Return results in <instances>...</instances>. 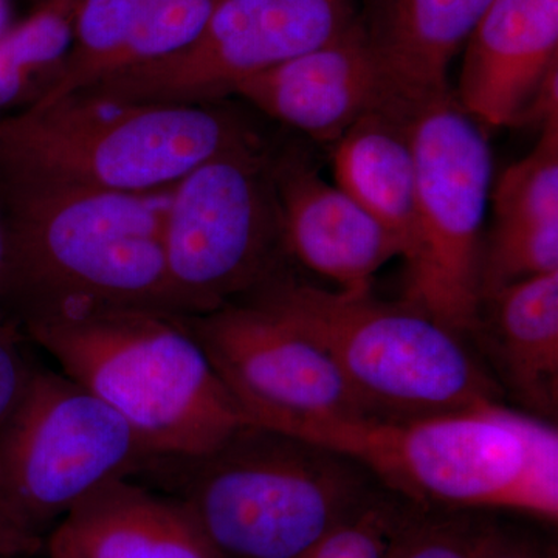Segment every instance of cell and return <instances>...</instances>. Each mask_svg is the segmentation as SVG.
<instances>
[{
	"label": "cell",
	"instance_id": "6da1fadb",
	"mask_svg": "<svg viewBox=\"0 0 558 558\" xmlns=\"http://www.w3.org/2000/svg\"><path fill=\"white\" fill-rule=\"evenodd\" d=\"M154 194L0 180L7 315L22 323L97 306L179 314L165 256L168 199Z\"/></svg>",
	"mask_w": 558,
	"mask_h": 558
},
{
	"label": "cell",
	"instance_id": "7a4b0ae2",
	"mask_svg": "<svg viewBox=\"0 0 558 558\" xmlns=\"http://www.w3.org/2000/svg\"><path fill=\"white\" fill-rule=\"evenodd\" d=\"M21 325L62 374L119 413L154 457H204L252 425L183 315L78 307Z\"/></svg>",
	"mask_w": 558,
	"mask_h": 558
},
{
	"label": "cell",
	"instance_id": "3957f363",
	"mask_svg": "<svg viewBox=\"0 0 558 558\" xmlns=\"http://www.w3.org/2000/svg\"><path fill=\"white\" fill-rule=\"evenodd\" d=\"M267 429L336 451L414 497L557 512V429L497 402L407 421L290 417Z\"/></svg>",
	"mask_w": 558,
	"mask_h": 558
},
{
	"label": "cell",
	"instance_id": "277c9868",
	"mask_svg": "<svg viewBox=\"0 0 558 558\" xmlns=\"http://www.w3.org/2000/svg\"><path fill=\"white\" fill-rule=\"evenodd\" d=\"M252 142L247 124L216 102H109L72 95L0 117V180L157 193Z\"/></svg>",
	"mask_w": 558,
	"mask_h": 558
},
{
	"label": "cell",
	"instance_id": "5b68a950",
	"mask_svg": "<svg viewBox=\"0 0 558 558\" xmlns=\"http://www.w3.org/2000/svg\"><path fill=\"white\" fill-rule=\"evenodd\" d=\"M351 459L247 425L197 458H157L220 558H301L336 527L359 488Z\"/></svg>",
	"mask_w": 558,
	"mask_h": 558
},
{
	"label": "cell",
	"instance_id": "8992f818",
	"mask_svg": "<svg viewBox=\"0 0 558 558\" xmlns=\"http://www.w3.org/2000/svg\"><path fill=\"white\" fill-rule=\"evenodd\" d=\"M255 301L332 359L366 417L407 421L497 402L457 332L410 304L274 278Z\"/></svg>",
	"mask_w": 558,
	"mask_h": 558
},
{
	"label": "cell",
	"instance_id": "52a82bcc",
	"mask_svg": "<svg viewBox=\"0 0 558 558\" xmlns=\"http://www.w3.org/2000/svg\"><path fill=\"white\" fill-rule=\"evenodd\" d=\"M414 167L413 236L403 303L453 332L478 325L484 216L490 196L486 132L454 95L421 106L407 119Z\"/></svg>",
	"mask_w": 558,
	"mask_h": 558
},
{
	"label": "cell",
	"instance_id": "ba28073f",
	"mask_svg": "<svg viewBox=\"0 0 558 558\" xmlns=\"http://www.w3.org/2000/svg\"><path fill=\"white\" fill-rule=\"evenodd\" d=\"M279 244L274 167L258 140L194 168L172 186L165 213V256L179 314H208L260 288Z\"/></svg>",
	"mask_w": 558,
	"mask_h": 558
},
{
	"label": "cell",
	"instance_id": "9c48e42d",
	"mask_svg": "<svg viewBox=\"0 0 558 558\" xmlns=\"http://www.w3.org/2000/svg\"><path fill=\"white\" fill-rule=\"evenodd\" d=\"M156 459L119 413L61 371L36 368L0 428L11 506L40 537L95 490Z\"/></svg>",
	"mask_w": 558,
	"mask_h": 558
},
{
	"label": "cell",
	"instance_id": "30bf717a",
	"mask_svg": "<svg viewBox=\"0 0 558 558\" xmlns=\"http://www.w3.org/2000/svg\"><path fill=\"white\" fill-rule=\"evenodd\" d=\"M359 20L355 0H226L182 49L117 70L75 95L109 102L208 105L339 38Z\"/></svg>",
	"mask_w": 558,
	"mask_h": 558
},
{
	"label": "cell",
	"instance_id": "8fae6325",
	"mask_svg": "<svg viewBox=\"0 0 558 558\" xmlns=\"http://www.w3.org/2000/svg\"><path fill=\"white\" fill-rule=\"evenodd\" d=\"M185 318L248 424L366 417L332 359L258 301Z\"/></svg>",
	"mask_w": 558,
	"mask_h": 558
},
{
	"label": "cell",
	"instance_id": "7c38bea8",
	"mask_svg": "<svg viewBox=\"0 0 558 558\" xmlns=\"http://www.w3.org/2000/svg\"><path fill=\"white\" fill-rule=\"evenodd\" d=\"M234 95L319 142L336 143L368 113L402 117L360 20L339 38L245 81Z\"/></svg>",
	"mask_w": 558,
	"mask_h": 558
},
{
	"label": "cell",
	"instance_id": "4fadbf2b",
	"mask_svg": "<svg viewBox=\"0 0 558 558\" xmlns=\"http://www.w3.org/2000/svg\"><path fill=\"white\" fill-rule=\"evenodd\" d=\"M282 247L337 290L368 293L377 271L402 255L399 241L303 160L274 168Z\"/></svg>",
	"mask_w": 558,
	"mask_h": 558
},
{
	"label": "cell",
	"instance_id": "5bb4252c",
	"mask_svg": "<svg viewBox=\"0 0 558 558\" xmlns=\"http://www.w3.org/2000/svg\"><path fill=\"white\" fill-rule=\"evenodd\" d=\"M462 50L458 105L486 134L520 124L558 64V0H494Z\"/></svg>",
	"mask_w": 558,
	"mask_h": 558
},
{
	"label": "cell",
	"instance_id": "9a60e30c",
	"mask_svg": "<svg viewBox=\"0 0 558 558\" xmlns=\"http://www.w3.org/2000/svg\"><path fill=\"white\" fill-rule=\"evenodd\" d=\"M492 2L363 0L360 22L400 116L450 94V62Z\"/></svg>",
	"mask_w": 558,
	"mask_h": 558
},
{
	"label": "cell",
	"instance_id": "2e32d148",
	"mask_svg": "<svg viewBox=\"0 0 558 558\" xmlns=\"http://www.w3.org/2000/svg\"><path fill=\"white\" fill-rule=\"evenodd\" d=\"M47 558H220L174 497L112 481L51 526Z\"/></svg>",
	"mask_w": 558,
	"mask_h": 558
},
{
	"label": "cell",
	"instance_id": "e0dca14e",
	"mask_svg": "<svg viewBox=\"0 0 558 558\" xmlns=\"http://www.w3.org/2000/svg\"><path fill=\"white\" fill-rule=\"evenodd\" d=\"M337 186L399 241L405 256L413 236L416 167L407 119L373 112L333 143Z\"/></svg>",
	"mask_w": 558,
	"mask_h": 558
},
{
	"label": "cell",
	"instance_id": "ac0fdd59",
	"mask_svg": "<svg viewBox=\"0 0 558 558\" xmlns=\"http://www.w3.org/2000/svg\"><path fill=\"white\" fill-rule=\"evenodd\" d=\"M495 348L506 379L524 402L556 411L558 398V270L488 293Z\"/></svg>",
	"mask_w": 558,
	"mask_h": 558
},
{
	"label": "cell",
	"instance_id": "d6986e66",
	"mask_svg": "<svg viewBox=\"0 0 558 558\" xmlns=\"http://www.w3.org/2000/svg\"><path fill=\"white\" fill-rule=\"evenodd\" d=\"M80 2L46 0L0 36V113L49 86L72 47Z\"/></svg>",
	"mask_w": 558,
	"mask_h": 558
},
{
	"label": "cell",
	"instance_id": "ffe728a7",
	"mask_svg": "<svg viewBox=\"0 0 558 558\" xmlns=\"http://www.w3.org/2000/svg\"><path fill=\"white\" fill-rule=\"evenodd\" d=\"M146 0H81L73 43L57 75L28 106H47L86 89L117 68Z\"/></svg>",
	"mask_w": 558,
	"mask_h": 558
},
{
	"label": "cell",
	"instance_id": "44dd1931",
	"mask_svg": "<svg viewBox=\"0 0 558 558\" xmlns=\"http://www.w3.org/2000/svg\"><path fill=\"white\" fill-rule=\"evenodd\" d=\"M494 209L495 227L558 222V121L545 124L535 148L501 175Z\"/></svg>",
	"mask_w": 558,
	"mask_h": 558
},
{
	"label": "cell",
	"instance_id": "7402d4cb",
	"mask_svg": "<svg viewBox=\"0 0 558 558\" xmlns=\"http://www.w3.org/2000/svg\"><path fill=\"white\" fill-rule=\"evenodd\" d=\"M223 2L226 0H146L134 35L112 72L182 49L199 35Z\"/></svg>",
	"mask_w": 558,
	"mask_h": 558
},
{
	"label": "cell",
	"instance_id": "603a6c76",
	"mask_svg": "<svg viewBox=\"0 0 558 558\" xmlns=\"http://www.w3.org/2000/svg\"><path fill=\"white\" fill-rule=\"evenodd\" d=\"M35 369L16 323L0 314V428L16 410Z\"/></svg>",
	"mask_w": 558,
	"mask_h": 558
},
{
	"label": "cell",
	"instance_id": "cb8c5ba5",
	"mask_svg": "<svg viewBox=\"0 0 558 558\" xmlns=\"http://www.w3.org/2000/svg\"><path fill=\"white\" fill-rule=\"evenodd\" d=\"M301 558H384L379 531L369 520L329 531Z\"/></svg>",
	"mask_w": 558,
	"mask_h": 558
},
{
	"label": "cell",
	"instance_id": "d4e9b609",
	"mask_svg": "<svg viewBox=\"0 0 558 558\" xmlns=\"http://www.w3.org/2000/svg\"><path fill=\"white\" fill-rule=\"evenodd\" d=\"M550 121H558V64L539 83L520 123L542 124L543 128Z\"/></svg>",
	"mask_w": 558,
	"mask_h": 558
},
{
	"label": "cell",
	"instance_id": "484cf974",
	"mask_svg": "<svg viewBox=\"0 0 558 558\" xmlns=\"http://www.w3.org/2000/svg\"><path fill=\"white\" fill-rule=\"evenodd\" d=\"M44 538L0 513V558L33 556L43 549Z\"/></svg>",
	"mask_w": 558,
	"mask_h": 558
},
{
	"label": "cell",
	"instance_id": "4316f807",
	"mask_svg": "<svg viewBox=\"0 0 558 558\" xmlns=\"http://www.w3.org/2000/svg\"><path fill=\"white\" fill-rule=\"evenodd\" d=\"M399 558H480L478 554L447 535H425L414 539Z\"/></svg>",
	"mask_w": 558,
	"mask_h": 558
},
{
	"label": "cell",
	"instance_id": "83f0119b",
	"mask_svg": "<svg viewBox=\"0 0 558 558\" xmlns=\"http://www.w3.org/2000/svg\"><path fill=\"white\" fill-rule=\"evenodd\" d=\"M7 289H9V242H7L5 220L0 208V314L5 315Z\"/></svg>",
	"mask_w": 558,
	"mask_h": 558
},
{
	"label": "cell",
	"instance_id": "f1b7e54d",
	"mask_svg": "<svg viewBox=\"0 0 558 558\" xmlns=\"http://www.w3.org/2000/svg\"><path fill=\"white\" fill-rule=\"evenodd\" d=\"M0 513H2V515L9 517V519L11 520L16 521V523H20L21 526H24V524H22V521L17 519L13 506H11L9 488H7L5 478H3L2 468H0ZM24 527L28 529L27 526ZM28 531H31V529H28ZM33 534H35V532H33Z\"/></svg>",
	"mask_w": 558,
	"mask_h": 558
},
{
	"label": "cell",
	"instance_id": "f546056e",
	"mask_svg": "<svg viewBox=\"0 0 558 558\" xmlns=\"http://www.w3.org/2000/svg\"><path fill=\"white\" fill-rule=\"evenodd\" d=\"M480 558H534L520 549H486L480 554Z\"/></svg>",
	"mask_w": 558,
	"mask_h": 558
}]
</instances>
